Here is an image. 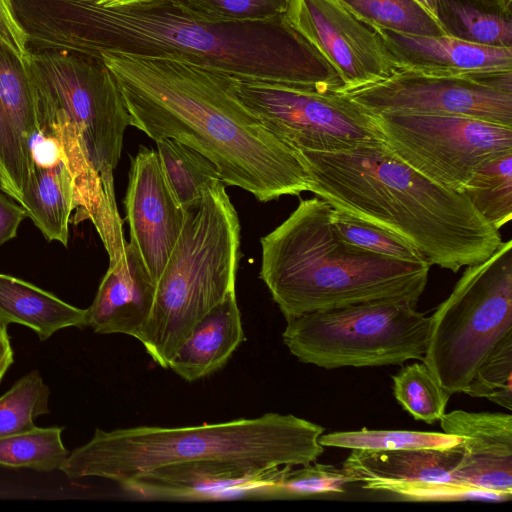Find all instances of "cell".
Returning a JSON list of instances; mask_svg holds the SVG:
<instances>
[{"instance_id": "obj_1", "label": "cell", "mask_w": 512, "mask_h": 512, "mask_svg": "<svg viewBox=\"0 0 512 512\" xmlns=\"http://www.w3.org/2000/svg\"><path fill=\"white\" fill-rule=\"evenodd\" d=\"M21 24L34 51L171 58L239 80L344 92L337 72L286 15L257 22L210 23L187 14L171 0L120 8L84 0H25Z\"/></svg>"}, {"instance_id": "obj_2", "label": "cell", "mask_w": 512, "mask_h": 512, "mask_svg": "<svg viewBox=\"0 0 512 512\" xmlns=\"http://www.w3.org/2000/svg\"><path fill=\"white\" fill-rule=\"evenodd\" d=\"M131 126L155 142L170 138L208 158L225 185L268 202L308 191L300 153L235 96L232 77L171 58L105 52Z\"/></svg>"}, {"instance_id": "obj_3", "label": "cell", "mask_w": 512, "mask_h": 512, "mask_svg": "<svg viewBox=\"0 0 512 512\" xmlns=\"http://www.w3.org/2000/svg\"><path fill=\"white\" fill-rule=\"evenodd\" d=\"M299 153L309 192L402 239L431 266L456 273L487 259L503 243L465 193L417 172L382 140L339 152Z\"/></svg>"}, {"instance_id": "obj_4", "label": "cell", "mask_w": 512, "mask_h": 512, "mask_svg": "<svg viewBox=\"0 0 512 512\" xmlns=\"http://www.w3.org/2000/svg\"><path fill=\"white\" fill-rule=\"evenodd\" d=\"M319 197L260 239V277L285 319L349 305L403 300L417 305L431 265L371 253L344 241Z\"/></svg>"}, {"instance_id": "obj_5", "label": "cell", "mask_w": 512, "mask_h": 512, "mask_svg": "<svg viewBox=\"0 0 512 512\" xmlns=\"http://www.w3.org/2000/svg\"><path fill=\"white\" fill-rule=\"evenodd\" d=\"M325 428L292 414L186 427L137 426L104 431L68 454L60 471L69 480L99 477L126 482L158 467L216 461L256 473L317 461Z\"/></svg>"}, {"instance_id": "obj_6", "label": "cell", "mask_w": 512, "mask_h": 512, "mask_svg": "<svg viewBox=\"0 0 512 512\" xmlns=\"http://www.w3.org/2000/svg\"><path fill=\"white\" fill-rule=\"evenodd\" d=\"M180 236L155 285L138 340L162 368L194 326L235 291L240 223L224 182L183 208Z\"/></svg>"}, {"instance_id": "obj_7", "label": "cell", "mask_w": 512, "mask_h": 512, "mask_svg": "<svg viewBox=\"0 0 512 512\" xmlns=\"http://www.w3.org/2000/svg\"><path fill=\"white\" fill-rule=\"evenodd\" d=\"M39 128L62 122L80 140L117 207L113 172L131 118L119 85L102 59L60 51H30Z\"/></svg>"}, {"instance_id": "obj_8", "label": "cell", "mask_w": 512, "mask_h": 512, "mask_svg": "<svg viewBox=\"0 0 512 512\" xmlns=\"http://www.w3.org/2000/svg\"><path fill=\"white\" fill-rule=\"evenodd\" d=\"M283 342L300 362L325 369L423 360L431 317L403 300H378L286 320Z\"/></svg>"}, {"instance_id": "obj_9", "label": "cell", "mask_w": 512, "mask_h": 512, "mask_svg": "<svg viewBox=\"0 0 512 512\" xmlns=\"http://www.w3.org/2000/svg\"><path fill=\"white\" fill-rule=\"evenodd\" d=\"M430 317L422 362L447 392L463 393L481 363L512 333V241L466 266Z\"/></svg>"}, {"instance_id": "obj_10", "label": "cell", "mask_w": 512, "mask_h": 512, "mask_svg": "<svg viewBox=\"0 0 512 512\" xmlns=\"http://www.w3.org/2000/svg\"><path fill=\"white\" fill-rule=\"evenodd\" d=\"M235 96L298 152H339L382 140L374 116L348 94L232 77Z\"/></svg>"}, {"instance_id": "obj_11", "label": "cell", "mask_w": 512, "mask_h": 512, "mask_svg": "<svg viewBox=\"0 0 512 512\" xmlns=\"http://www.w3.org/2000/svg\"><path fill=\"white\" fill-rule=\"evenodd\" d=\"M383 143L433 182L461 191L485 160L512 151V127L460 115L373 114Z\"/></svg>"}, {"instance_id": "obj_12", "label": "cell", "mask_w": 512, "mask_h": 512, "mask_svg": "<svg viewBox=\"0 0 512 512\" xmlns=\"http://www.w3.org/2000/svg\"><path fill=\"white\" fill-rule=\"evenodd\" d=\"M346 94L372 114L460 115L512 127V71L462 76L397 71Z\"/></svg>"}, {"instance_id": "obj_13", "label": "cell", "mask_w": 512, "mask_h": 512, "mask_svg": "<svg viewBox=\"0 0 512 512\" xmlns=\"http://www.w3.org/2000/svg\"><path fill=\"white\" fill-rule=\"evenodd\" d=\"M285 15L337 72L344 93L376 84L397 72L377 31L338 0H290Z\"/></svg>"}, {"instance_id": "obj_14", "label": "cell", "mask_w": 512, "mask_h": 512, "mask_svg": "<svg viewBox=\"0 0 512 512\" xmlns=\"http://www.w3.org/2000/svg\"><path fill=\"white\" fill-rule=\"evenodd\" d=\"M101 187L82 148L53 133H40L20 205L46 240L67 246L72 211L92 203Z\"/></svg>"}, {"instance_id": "obj_15", "label": "cell", "mask_w": 512, "mask_h": 512, "mask_svg": "<svg viewBox=\"0 0 512 512\" xmlns=\"http://www.w3.org/2000/svg\"><path fill=\"white\" fill-rule=\"evenodd\" d=\"M124 204L129 242L156 284L184 223V210L166 181L156 150L141 145L131 158Z\"/></svg>"}, {"instance_id": "obj_16", "label": "cell", "mask_w": 512, "mask_h": 512, "mask_svg": "<svg viewBox=\"0 0 512 512\" xmlns=\"http://www.w3.org/2000/svg\"><path fill=\"white\" fill-rule=\"evenodd\" d=\"M28 61L0 39V190L19 204L40 134Z\"/></svg>"}, {"instance_id": "obj_17", "label": "cell", "mask_w": 512, "mask_h": 512, "mask_svg": "<svg viewBox=\"0 0 512 512\" xmlns=\"http://www.w3.org/2000/svg\"><path fill=\"white\" fill-rule=\"evenodd\" d=\"M442 432L461 438L454 469L459 482L512 497V415L453 410L439 420Z\"/></svg>"}, {"instance_id": "obj_18", "label": "cell", "mask_w": 512, "mask_h": 512, "mask_svg": "<svg viewBox=\"0 0 512 512\" xmlns=\"http://www.w3.org/2000/svg\"><path fill=\"white\" fill-rule=\"evenodd\" d=\"M282 467L256 473L224 462L177 463L139 474L119 486L131 496L149 500L261 496L265 487L278 478Z\"/></svg>"}, {"instance_id": "obj_19", "label": "cell", "mask_w": 512, "mask_h": 512, "mask_svg": "<svg viewBox=\"0 0 512 512\" xmlns=\"http://www.w3.org/2000/svg\"><path fill=\"white\" fill-rule=\"evenodd\" d=\"M397 71L462 76L512 71V49L443 36H419L373 28Z\"/></svg>"}, {"instance_id": "obj_20", "label": "cell", "mask_w": 512, "mask_h": 512, "mask_svg": "<svg viewBox=\"0 0 512 512\" xmlns=\"http://www.w3.org/2000/svg\"><path fill=\"white\" fill-rule=\"evenodd\" d=\"M155 283L136 247L127 242L110 259L95 298L87 309V325L98 334H126L138 339L153 307Z\"/></svg>"}, {"instance_id": "obj_21", "label": "cell", "mask_w": 512, "mask_h": 512, "mask_svg": "<svg viewBox=\"0 0 512 512\" xmlns=\"http://www.w3.org/2000/svg\"><path fill=\"white\" fill-rule=\"evenodd\" d=\"M461 455L460 444L447 450H352L342 467L363 489L381 491L389 485L459 482L454 469Z\"/></svg>"}, {"instance_id": "obj_22", "label": "cell", "mask_w": 512, "mask_h": 512, "mask_svg": "<svg viewBox=\"0 0 512 512\" xmlns=\"http://www.w3.org/2000/svg\"><path fill=\"white\" fill-rule=\"evenodd\" d=\"M244 340L236 292L232 291L194 326L168 368L189 382L207 377L222 368Z\"/></svg>"}, {"instance_id": "obj_23", "label": "cell", "mask_w": 512, "mask_h": 512, "mask_svg": "<svg viewBox=\"0 0 512 512\" xmlns=\"http://www.w3.org/2000/svg\"><path fill=\"white\" fill-rule=\"evenodd\" d=\"M0 324L24 325L40 340L59 330L87 325V309L75 307L29 282L0 273Z\"/></svg>"}, {"instance_id": "obj_24", "label": "cell", "mask_w": 512, "mask_h": 512, "mask_svg": "<svg viewBox=\"0 0 512 512\" xmlns=\"http://www.w3.org/2000/svg\"><path fill=\"white\" fill-rule=\"evenodd\" d=\"M437 21L447 36L512 49V0H437Z\"/></svg>"}, {"instance_id": "obj_25", "label": "cell", "mask_w": 512, "mask_h": 512, "mask_svg": "<svg viewBox=\"0 0 512 512\" xmlns=\"http://www.w3.org/2000/svg\"><path fill=\"white\" fill-rule=\"evenodd\" d=\"M156 145L166 181L182 208L223 182L216 166L195 149L170 138L158 140Z\"/></svg>"}, {"instance_id": "obj_26", "label": "cell", "mask_w": 512, "mask_h": 512, "mask_svg": "<svg viewBox=\"0 0 512 512\" xmlns=\"http://www.w3.org/2000/svg\"><path fill=\"white\" fill-rule=\"evenodd\" d=\"M461 191L495 228L508 223L512 219V151L479 164Z\"/></svg>"}, {"instance_id": "obj_27", "label": "cell", "mask_w": 512, "mask_h": 512, "mask_svg": "<svg viewBox=\"0 0 512 512\" xmlns=\"http://www.w3.org/2000/svg\"><path fill=\"white\" fill-rule=\"evenodd\" d=\"M372 28L419 36L446 35L416 0H338Z\"/></svg>"}, {"instance_id": "obj_28", "label": "cell", "mask_w": 512, "mask_h": 512, "mask_svg": "<svg viewBox=\"0 0 512 512\" xmlns=\"http://www.w3.org/2000/svg\"><path fill=\"white\" fill-rule=\"evenodd\" d=\"M64 428L34 429L0 438V466L29 468L38 472L60 470L69 451L62 441Z\"/></svg>"}, {"instance_id": "obj_29", "label": "cell", "mask_w": 512, "mask_h": 512, "mask_svg": "<svg viewBox=\"0 0 512 512\" xmlns=\"http://www.w3.org/2000/svg\"><path fill=\"white\" fill-rule=\"evenodd\" d=\"M319 443L324 447L350 450L392 451L403 449L432 448L447 450L461 443V438L444 432L408 430L341 431L322 434Z\"/></svg>"}, {"instance_id": "obj_30", "label": "cell", "mask_w": 512, "mask_h": 512, "mask_svg": "<svg viewBox=\"0 0 512 512\" xmlns=\"http://www.w3.org/2000/svg\"><path fill=\"white\" fill-rule=\"evenodd\" d=\"M392 381L397 402L415 420L434 424L445 414L451 394L423 362L403 367Z\"/></svg>"}, {"instance_id": "obj_31", "label": "cell", "mask_w": 512, "mask_h": 512, "mask_svg": "<svg viewBox=\"0 0 512 512\" xmlns=\"http://www.w3.org/2000/svg\"><path fill=\"white\" fill-rule=\"evenodd\" d=\"M50 389L38 370L22 376L0 397V438L30 431L48 414Z\"/></svg>"}, {"instance_id": "obj_32", "label": "cell", "mask_w": 512, "mask_h": 512, "mask_svg": "<svg viewBox=\"0 0 512 512\" xmlns=\"http://www.w3.org/2000/svg\"><path fill=\"white\" fill-rule=\"evenodd\" d=\"M356 483L345 468L332 464L311 463L292 470L285 466L280 476L265 488L264 496L301 497L317 494L344 493L345 486Z\"/></svg>"}, {"instance_id": "obj_33", "label": "cell", "mask_w": 512, "mask_h": 512, "mask_svg": "<svg viewBox=\"0 0 512 512\" xmlns=\"http://www.w3.org/2000/svg\"><path fill=\"white\" fill-rule=\"evenodd\" d=\"M290 0H171L187 14L210 23L257 22L286 14Z\"/></svg>"}, {"instance_id": "obj_34", "label": "cell", "mask_w": 512, "mask_h": 512, "mask_svg": "<svg viewBox=\"0 0 512 512\" xmlns=\"http://www.w3.org/2000/svg\"><path fill=\"white\" fill-rule=\"evenodd\" d=\"M329 218L337 234L355 247L398 260L426 262L408 243L379 227L331 206Z\"/></svg>"}, {"instance_id": "obj_35", "label": "cell", "mask_w": 512, "mask_h": 512, "mask_svg": "<svg viewBox=\"0 0 512 512\" xmlns=\"http://www.w3.org/2000/svg\"><path fill=\"white\" fill-rule=\"evenodd\" d=\"M463 393L512 410V333L481 363Z\"/></svg>"}, {"instance_id": "obj_36", "label": "cell", "mask_w": 512, "mask_h": 512, "mask_svg": "<svg viewBox=\"0 0 512 512\" xmlns=\"http://www.w3.org/2000/svg\"><path fill=\"white\" fill-rule=\"evenodd\" d=\"M0 39L21 58L29 60L27 34L17 19L12 0H0Z\"/></svg>"}, {"instance_id": "obj_37", "label": "cell", "mask_w": 512, "mask_h": 512, "mask_svg": "<svg viewBox=\"0 0 512 512\" xmlns=\"http://www.w3.org/2000/svg\"><path fill=\"white\" fill-rule=\"evenodd\" d=\"M0 190V246L15 238L20 223L27 218L25 209Z\"/></svg>"}, {"instance_id": "obj_38", "label": "cell", "mask_w": 512, "mask_h": 512, "mask_svg": "<svg viewBox=\"0 0 512 512\" xmlns=\"http://www.w3.org/2000/svg\"><path fill=\"white\" fill-rule=\"evenodd\" d=\"M14 362V352L7 326L0 324V383Z\"/></svg>"}, {"instance_id": "obj_39", "label": "cell", "mask_w": 512, "mask_h": 512, "mask_svg": "<svg viewBox=\"0 0 512 512\" xmlns=\"http://www.w3.org/2000/svg\"><path fill=\"white\" fill-rule=\"evenodd\" d=\"M105 8H120L153 0H84Z\"/></svg>"}, {"instance_id": "obj_40", "label": "cell", "mask_w": 512, "mask_h": 512, "mask_svg": "<svg viewBox=\"0 0 512 512\" xmlns=\"http://www.w3.org/2000/svg\"><path fill=\"white\" fill-rule=\"evenodd\" d=\"M416 1L437 21V0H416Z\"/></svg>"}]
</instances>
